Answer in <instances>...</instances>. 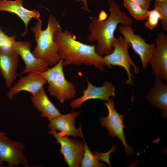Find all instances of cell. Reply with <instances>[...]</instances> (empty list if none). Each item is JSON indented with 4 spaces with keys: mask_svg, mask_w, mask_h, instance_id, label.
<instances>
[{
    "mask_svg": "<svg viewBox=\"0 0 167 167\" xmlns=\"http://www.w3.org/2000/svg\"><path fill=\"white\" fill-rule=\"evenodd\" d=\"M48 133L52 135L56 139V143L60 145V152L68 166H80L84 152V143L67 136L60 135L53 130H50Z\"/></svg>",
    "mask_w": 167,
    "mask_h": 167,
    "instance_id": "obj_8",
    "label": "cell"
},
{
    "mask_svg": "<svg viewBox=\"0 0 167 167\" xmlns=\"http://www.w3.org/2000/svg\"><path fill=\"white\" fill-rule=\"evenodd\" d=\"M165 81L155 77L154 83L145 98L150 105L160 109L161 116L166 118L167 116V84Z\"/></svg>",
    "mask_w": 167,
    "mask_h": 167,
    "instance_id": "obj_16",
    "label": "cell"
},
{
    "mask_svg": "<svg viewBox=\"0 0 167 167\" xmlns=\"http://www.w3.org/2000/svg\"><path fill=\"white\" fill-rule=\"evenodd\" d=\"M6 134L5 131L0 130V167H4V162L8 163L9 167L17 166L19 164L30 167L23 154L24 146L23 143L11 140Z\"/></svg>",
    "mask_w": 167,
    "mask_h": 167,
    "instance_id": "obj_7",
    "label": "cell"
},
{
    "mask_svg": "<svg viewBox=\"0 0 167 167\" xmlns=\"http://www.w3.org/2000/svg\"><path fill=\"white\" fill-rule=\"evenodd\" d=\"M54 38L58 46V54L63 60V66L83 64L93 66L103 71L105 66H107L103 57L96 53L95 45L77 41L76 36L71 32L63 31L61 28L55 32Z\"/></svg>",
    "mask_w": 167,
    "mask_h": 167,
    "instance_id": "obj_1",
    "label": "cell"
},
{
    "mask_svg": "<svg viewBox=\"0 0 167 167\" xmlns=\"http://www.w3.org/2000/svg\"><path fill=\"white\" fill-rule=\"evenodd\" d=\"M139 5L143 8L148 10L150 8L151 2L147 0H130Z\"/></svg>",
    "mask_w": 167,
    "mask_h": 167,
    "instance_id": "obj_25",
    "label": "cell"
},
{
    "mask_svg": "<svg viewBox=\"0 0 167 167\" xmlns=\"http://www.w3.org/2000/svg\"><path fill=\"white\" fill-rule=\"evenodd\" d=\"M87 87L82 91L83 95L73 100L70 104L71 107L75 109L81 107L85 101L90 100L100 99L107 101L115 96V88L110 82L106 81L103 85L98 87L92 84L86 78Z\"/></svg>",
    "mask_w": 167,
    "mask_h": 167,
    "instance_id": "obj_11",
    "label": "cell"
},
{
    "mask_svg": "<svg viewBox=\"0 0 167 167\" xmlns=\"http://www.w3.org/2000/svg\"><path fill=\"white\" fill-rule=\"evenodd\" d=\"M42 21L40 19L36 22L34 27L30 28L34 33L36 43L32 53L37 58L46 61L49 66H53L62 58L58 53V45L54 38L55 32L61 27L52 14L49 16L47 27L44 30L42 29Z\"/></svg>",
    "mask_w": 167,
    "mask_h": 167,
    "instance_id": "obj_3",
    "label": "cell"
},
{
    "mask_svg": "<svg viewBox=\"0 0 167 167\" xmlns=\"http://www.w3.org/2000/svg\"><path fill=\"white\" fill-rule=\"evenodd\" d=\"M77 1H81L82 2H83V4L84 6L82 7V9H83L84 10L88 11V12H90V11L88 9V5L87 4V0H75ZM111 0H109V1H110Z\"/></svg>",
    "mask_w": 167,
    "mask_h": 167,
    "instance_id": "obj_26",
    "label": "cell"
},
{
    "mask_svg": "<svg viewBox=\"0 0 167 167\" xmlns=\"http://www.w3.org/2000/svg\"><path fill=\"white\" fill-rule=\"evenodd\" d=\"M46 83V80L39 73L29 72L26 76L20 77L17 83L10 88L7 96L12 100L15 95L22 91L34 94L43 88Z\"/></svg>",
    "mask_w": 167,
    "mask_h": 167,
    "instance_id": "obj_15",
    "label": "cell"
},
{
    "mask_svg": "<svg viewBox=\"0 0 167 167\" xmlns=\"http://www.w3.org/2000/svg\"><path fill=\"white\" fill-rule=\"evenodd\" d=\"M109 2L110 14L108 18L104 20L94 17L89 25L90 33L87 40L91 43H97L96 51L101 56L112 52L114 33L118 25H132L133 24L131 18L121 10L119 5L114 0Z\"/></svg>",
    "mask_w": 167,
    "mask_h": 167,
    "instance_id": "obj_2",
    "label": "cell"
},
{
    "mask_svg": "<svg viewBox=\"0 0 167 167\" xmlns=\"http://www.w3.org/2000/svg\"><path fill=\"white\" fill-rule=\"evenodd\" d=\"M154 8H157L161 14V24L163 28L167 31V0L156 1Z\"/></svg>",
    "mask_w": 167,
    "mask_h": 167,
    "instance_id": "obj_22",
    "label": "cell"
},
{
    "mask_svg": "<svg viewBox=\"0 0 167 167\" xmlns=\"http://www.w3.org/2000/svg\"><path fill=\"white\" fill-rule=\"evenodd\" d=\"M79 113V111H77L65 114H61L50 121L48 127L62 136L81 137L83 133L81 126L77 128L75 126L76 118Z\"/></svg>",
    "mask_w": 167,
    "mask_h": 167,
    "instance_id": "obj_14",
    "label": "cell"
},
{
    "mask_svg": "<svg viewBox=\"0 0 167 167\" xmlns=\"http://www.w3.org/2000/svg\"><path fill=\"white\" fill-rule=\"evenodd\" d=\"M116 147L115 146H113L112 148L106 153H101L95 151L98 156L99 160L106 162L109 166H111L109 160L110 155L111 152L115 151Z\"/></svg>",
    "mask_w": 167,
    "mask_h": 167,
    "instance_id": "obj_24",
    "label": "cell"
},
{
    "mask_svg": "<svg viewBox=\"0 0 167 167\" xmlns=\"http://www.w3.org/2000/svg\"><path fill=\"white\" fill-rule=\"evenodd\" d=\"M63 61L62 58L52 68L39 73L48 84L47 89L50 95L62 103L75 98L76 94L75 85L65 78Z\"/></svg>",
    "mask_w": 167,
    "mask_h": 167,
    "instance_id": "obj_4",
    "label": "cell"
},
{
    "mask_svg": "<svg viewBox=\"0 0 167 167\" xmlns=\"http://www.w3.org/2000/svg\"><path fill=\"white\" fill-rule=\"evenodd\" d=\"M24 0H0V11H5L17 15L24 22L25 27L24 32L22 34L24 36L27 33V27L30 20L34 18L40 20V14L35 10H30L23 6Z\"/></svg>",
    "mask_w": 167,
    "mask_h": 167,
    "instance_id": "obj_17",
    "label": "cell"
},
{
    "mask_svg": "<svg viewBox=\"0 0 167 167\" xmlns=\"http://www.w3.org/2000/svg\"><path fill=\"white\" fill-rule=\"evenodd\" d=\"M148 1L151 2V1H153V0H155L156 1H164L165 0H147Z\"/></svg>",
    "mask_w": 167,
    "mask_h": 167,
    "instance_id": "obj_27",
    "label": "cell"
},
{
    "mask_svg": "<svg viewBox=\"0 0 167 167\" xmlns=\"http://www.w3.org/2000/svg\"><path fill=\"white\" fill-rule=\"evenodd\" d=\"M112 46V52L103 57L107 66L109 68H111V65L122 67L125 70L128 76L126 83L130 85H133L134 77L131 72V70L135 74H139L140 70L129 54L128 49L131 47L130 43L123 37L119 36L115 38Z\"/></svg>",
    "mask_w": 167,
    "mask_h": 167,
    "instance_id": "obj_5",
    "label": "cell"
},
{
    "mask_svg": "<svg viewBox=\"0 0 167 167\" xmlns=\"http://www.w3.org/2000/svg\"><path fill=\"white\" fill-rule=\"evenodd\" d=\"M161 16L159 10L156 8L148 11V17L145 23V26L147 28L152 30L159 24Z\"/></svg>",
    "mask_w": 167,
    "mask_h": 167,
    "instance_id": "obj_21",
    "label": "cell"
},
{
    "mask_svg": "<svg viewBox=\"0 0 167 167\" xmlns=\"http://www.w3.org/2000/svg\"><path fill=\"white\" fill-rule=\"evenodd\" d=\"M155 47L148 63L152 74L155 77L167 81V35L158 33L155 41Z\"/></svg>",
    "mask_w": 167,
    "mask_h": 167,
    "instance_id": "obj_10",
    "label": "cell"
},
{
    "mask_svg": "<svg viewBox=\"0 0 167 167\" xmlns=\"http://www.w3.org/2000/svg\"><path fill=\"white\" fill-rule=\"evenodd\" d=\"M31 99L34 107L41 113V116L46 118L49 121L61 114L50 100L43 88L32 95Z\"/></svg>",
    "mask_w": 167,
    "mask_h": 167,
    "instance_id": "obj_18",
    "label": "cell"
},
{
    "mask_svg": "<svg viewBox=\"0 0 167 167\" xmlns=\"http://www.w3.org/2000/svg\"><path fill=\"white\" fill-rule=\"evenodd\" d=\"M19 56L12 47L0 48V73L7 88L19 76L17 72Z\"/></svg>",
    "mask_w": 167,
    "mask_h": 167,
    "instance_id": "obj_12",
    "label": "cell"
},
{
    "mask_svg": "<svg viewBox=\"0 0 167 167\" xmlns=\"http://www.w3.org/2000/svg\"><path fill=\"white\" fill-rule=\"evenodd\" d=\"M82 138L84 143V150L80 166L82 167H102L105 165L99 162L97 154L94 152V154L90 151L85 142L83 135Z\"/></svg>",
    "mask_w": 167,
    "mask_h": 167,
    "instance_id": "obj_19",
    "label": "cell"
},
{
    "mask_svg": "<svg viewBox=\"0 0 167 167\" xmlns=\"http://www.w3.org/2000/svg\"><path fill=\"white\" fill-rule=\"evenodd\" d=\"M15 41V36H9L6 35L0 27V48L12 47Z\"/></svg>",
    "mask_w": 167,
    "mask_h": 167,
    "instance_id": "obj_23",
    "label": "cell"
},
{
    "mask_svg": "<svg viewBox=\"0 0 167 167\" xmlns=\"http://www.w3.org/2000/svg\"><path fill=\"white\" fill-rule=\"evenodd\" d=\"M118 32L131 44V46L140 57L143 68L146 69L152 57L155 43L148 44L139 35L135 33L131 25H121Z\"/></svg>",
    "mask_w": 167,
    "mask_h": 167,
    "instance_id": "obj_9",
    "label": "cell"
},
{
    "mask_svg": "<svg viewBox=\"0 0 167 167\" xmlns=\"http://www.w3.org/2000/svg\"><path fill=\"white\" fill-rule=\"evenodd\" d=\"M104 104L107 109L108 115L106 117H102L99 119L102 126L106 128L109 135L114 138L117 137L123 145L126 153L128 156H131L133 149L127 144L124 135V129L126 127L123 120L125 114L121 115L116 110L113 99L110 98Z\"/></svg>",
    "mask_w": 167,
    "mask_h": 167,
    "instance_id": "obj_6",
    "label": "cell"
},
{
    "mask_svg": "<svg viewBox=\"0 0 167 167\" xmlns=\"http://www.w3.org/2000/svg\"><path fill=\"white\" fill-rule=\"evenodd\" d=\"M123 0L124 6L135 19L138 20L147 19L148 10L130 0Z\"/></svg>",
    "mask_w": 167,
    "mask_h": 167,
    "instance_id": "obj_20",
    "label": "cell"
},
{
    "mask_svg": "<svg viewBox=\"0 0 167 167\" xmlns=\"http://www.w3.org/2000/svg\"><path fill=\"white\" fill-rule=\"evenodd\" d=\"M31 47L30 43L28 41H15L13 45V49L24 62L25 67L21 74L31 72L41 73L49 68L48 63L36 58L31 52Z\"/></svg>",
    "mask_w": 167,
    "mask_h": 167,
    "instance_id": "obj_13",
    "label": "cell"
}]
</instances>
